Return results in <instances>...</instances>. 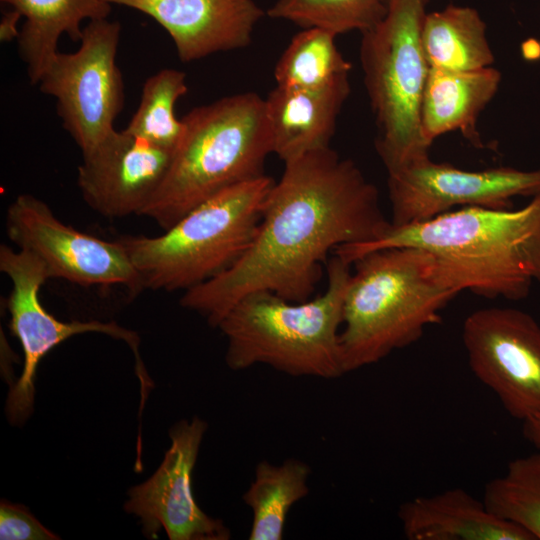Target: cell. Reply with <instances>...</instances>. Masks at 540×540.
Segmentation results:
<instances>
[{"label": "cell", "mask_w": 540, "mask_h": 540, "mask_svg": "<svg viewBox=\"0 0 540 540\" xmlns=\"http://www.w3.org/2000/svg\"><path fill=\"white\" fill-rule=\"evenodd\" d=\"M523 423V434L536 450H540V415L525 420Z\"/></svg>", "instance_id": "28"}, {"label": "cell", "mask_w": 540, "mask_h": 540, "mask_svg": "<svg viewBox=\"0 0 540 540\" xmlns=\"http://www.w3.org/2000/svg\"><path fill=\"white\" fill-rule=\"evenodd\" d=\"M168 171L140 216L164 231L190 210L234 185L265 175L272 133L265 101L243 92L193 108Z\"/></svg>", "instance_id": "3"}, {"label": "cell", "mask_w": 540, "mask_h": 540, "mask_svg": "<svg viewBox=\"0 0 540 540\" xmlns=\"http://www.w3.org/2000/svg\"><path fill=\"white\" fill-rule=\"evenodd\" d=\"M309 465L289 458L280 464L261 461L243 494L252 512L249 540H281L290 508L309 493Z\"/></svg>", "instance_id": "21"}, {"label": "cell", "mask_w": 540, "mask_h": 540, "mask_svg": "<svg viewBox=\"0 0 540 540\" xmlns=\"http://www.w3.org/2000/svg\"><path fill=\"white\" fill-rule=\"evenodd\" d=\"M188 92L186 74L164 68L144 82L139 105L126 133L174 153L184 134V123L177 119L175 104Z\"/></svg>", "instance_id": "23"}, {"label": "cell", "mask_w": 540, "mask_h": 540, "mask_svg": "<svg viewBox=\"0 0 540 540\" xmlns=\"http://www.w3.org/2000/svg\"><path fill=\"white\" fill-rule=\"evenodd\" d=\"M352 265L340 332L346 373L419 340L459 293L435 280L431 255L418 247L374 250Z\"/></svg>", "instance_id": "5"}, {"label": "cell", "mask_w": 540, "mask_h": 540, "mask_svg": "<svg viewBox=\"0 0 540 540\" xmlns=\"http://www.w3.org/2000/svg\"><path fill=\"white\" fill-rule=\"evenodd\" d=\"M1 540H58L25 506L2 500L0 504Z\"/></svg>", "instance_id": "26"}, {"label": "cell", "mask_w": 540, "mask_h": 540, "mask_svg": "<svg viewBox=\"0 0 540 540\" xmlns=\"http://www.w3.org/2000/svg\"><path fill=\"white\" fill-rule=\"evenodd\" d=\"M207 426L198 416L175 423L169 430L170 447L157 470L128 490L123 508L139 519L146 538H158L161 530L171 540L231 538L222 520L199 507L192 490V474Z\"/></svg>", "instance_id": "13"}, {"label": "cell", "mask_w": 540, "mask_h": 540, "mask_svg": "<svg viewBox=\"0 0 540 540\" xmlns=\"http://www.w3.org/2000/svg\"><path fill=\"white\" fill-rule=\"evenodd\" d=\"M121 25L108 18L90 20L73 53L57 52L38 82L56 99L62 127L81 152L114 130L125 103L123 76L116 64Z\"/></svg>", "instance_id": "8"}, {"label": "cell", "mask_w": 540, "mask_h": 540, "mask_svg": "<svg viewBox=\"0 0 540 540\" xmlns=\"http://www.w3.org/2000/svg\"><path fill=\"white\" fill-rule=\"evenodd\" d=\"M25 21L17 38L18 53L32 85L38 84L57 54L60 37L80 41L84 20L108 18L112 5L104 0H0Z\"/></svg>", "instance_id": "19"}, {"label": "cell", "mask_w": 540, "mask_h": 540, "mask_svg": "<svg viewBox=\"0 0 540 540\" xmlns=\"http://www.w3.org/2000/svg\"><path fill=\"white\" fill-rule=\"evenodd\" d=\"M501 73L491 67L472 71L430 68L421 104V132L431 146L434 140L459 130L476 148H483L476 122L495 96Z\"/></svg>", "instance_id": "18"}, {"label": "cell", "mask_w": 540, "mask_h": 540, "mask_svg": "<svg viewBox=\"0 0 540 540\" xmlns=\"http://www.w3.org/2000/svg\"><path fill=\"white\" fill-rule=\"evenodd\" d=\"M469 367L522 422L540 415V324L511 307L470 313L462 326Z\"/></svg>", "instance_id": "10"}, {"label": "cell", "mask_w": 540, "mask_h": 540, "mask_svg": "<svg viewBox=\"0 0 540 540\" xmlns=\"http://www.w3.org/2000/svg\"><path fill=\"white\" fill-rule=\"evenodd\" d=\"M22 15L15 9L11 8L5 11L0 20V41L7 43L18 38L20 30L17 25Z\"/></svg>", "instance_id": "27"}, {"label": "cell", "mask_w": 540, "mask_h": 540, "mask_svg": "<svg viewBox=\"0 0 540 540\" xmlns=\"http://www.w3.org/2000/svg\"><path fill=\"white\" fill-rule=\"evenodd\" d=\"M483 501L494 515L540 540V450L512 460L486 484Z\"/></svg>", "instance_id": "24"}, {"label": "cell", "mask_w": 540, "mask_h": 540, "mask_svg": "<svg viewBox=\"0 0 540 540\" xmlns=\"http://www.w3.org/2000/svg\"><path fill=\"white\" fill-rule=\"evenodd\" d=\"M9 239L37 256L50 278L82 286L123 285L143 290L140 275L121 242L106 241L61 222L50 207L31 194H21L5 217Z\"/></svg>", "instance_id": "11"}, {"label": "cell", "mask_w": 540, "mask_h": 540, "mask_svg": "<svg viewBox=\"0 0 540 540\" xmlns=\"http://www.w3.org/2000/svg\"><path fill=\"white\" fill-rule=\"evenodd\" d=\"M172 155L114 129L82 153L77 186L86 204L102 216L140 215L161 185Z\"/></svg>", "instance_id": "14"}, {"label": "cell", "mask_w": 540, "mask_h": 540, "mask_svg": "<svg viewBox=\"0 0 540 540\" xmlns=\"http://www.w3.org/2000/svg\"><path fill=\"white\" fill-rule=\"evenodd\" d=\"M274 183L265 174L229 187L162 235L119 238L143 289L186 291L230 268L253 241Z\"/></svg>", "instance_id": "6"}, {"label": "cell", "mask_w": 540, "mask_h": 540, "mask_svg": "<svg viewBox=\"0 0 540 540\" xmlns=\"http://www.w3.org/2000/svg\"><path fill=\"white\" fill-rule=\"evenodd\" d=\"M104 1L151 17L167 31L185 63L248 46L265 14L255 0Z\"/></svg>", "instance_id": "15"}, {"label": "cell", "mask_w": 540, "mask_h": 540, "mask_svg": "<svg viewBox=\"0 0 540 540\" xmlns=\"http://www.w3.org/2000/svg\"><path fill=\"white\" fill-rule=\"evenodd\" d=\"M0 271L5 273L12 290L7 299L9 328L19 340L23 352V368L19 378L10 384L5 414L11 425L22 426L34 410L35 378L41 360L65 340L84 333H102L124 341L135 358V371L146 373L140 356V337L114 321H61L50 314L39 298L41 286L51 279L44 263L29 251L0 246Z\"/></svg>", "instance_id": "9"}, {"label": "cell", "mask_w": 540, "mask_h": 540, "mask_svg": "<svg viewBox=\"0 0 540 540\" xmlns=\"http://www.w3.org/2000/svg\"><path fill=\"white\" fill-rule=\"evenodd\" d=\"M421 41L430 68L472 71L494 63L486 24L472 7L449 5L426 13Z\"/></svg>", "instance_id": "20"}, {"label": "cell", "mask_w": 540, "mask_h": 540, "mask_svg": "<svg viewBox=\"0 0 540 540\" xmlns=\"http://www.w3.org/2000/svg\"><path fill=\"white\" fill-rule=\"evenodd\" d=\"M429 0H392L387 15L362 33L360 62L387 172L429 157L421 104L430 70L421 28Z\"/></svg>", "instance_id": "7"}, {"label": "cell", "mask_w": 540, "mask_h": 540, "mask_svg": "<svg viewBox=\"0 0 540 540\" xmlns=\"http://www.w3.org/2000/svg\"><path fill=\"white\" fill-rule=\"evenodd\" d=\"M284 164L245 253L180 299L212 327L252 292L269 291L291 302L310 299L330 253L374 241L391 227L376 186L351 159L327 147Z\"/></svg>", "instance_id": "1"}, {"label": "cell", "mask_w": 540, "mask_h": 540, "mask_svg": "<svg viewBox=\"0 0 540 540\" xmlns=\"http://www.w3.org/2000/svg\"><path fill=\"white\" fill-rule=\"evenodd\" d=\"M418 247L431 255V274L444 287L518 301L540 285V193L520 209L462 207L394 227L380 238L339 246L345 263L368 252Z\"/></svg>", "instance_id": "2"}, {"label": "cell", "mask_w": 540, "mask_h": 540, "mask_svg": "<svg viewBox=\"0 0 540 540\" xmlns=\"http://www.w3.org/2000/svg\"><path fill=\"white\" fill-rule=\"evenodd\" d=\"M350 267L333 254L326 290L303 302L269 291L240 299L217 326L227 341V366L240 371L263 364L294 377L344 375L340 332Z\"/></svg>", "instance_id": "4"}, {"label": "cell", "mask_w": 540, "mask_h": 540, "mask_svg": "<svg viewBox=\"0 0 540 540\" xmlns=\"http://www.w3.org/2000/svg\"><path fill=\"white\" fill-rule=\"evenodd\" d=\"M387 185L390 222L398 227L429 220L454 206L510 209L515 197L540 193V168L468 171L425 157L388 173Z\"/></svg>", "instance_id": "12"}, {"label": "cell", "mask_w": 540, "mask_h": 540, "mask_svg": "<svg viewBox=\"0 0 540 540\" xmlns=\"http://www.w3.org/2000/svg\"><path fill=\"white\" fill-rule=\"evenodd\" d=\"M350 91L349 77L320 88L276 85L264 99L273 153L286 163L330 147Z\"/></svg>", "instance_id": "16"}, {"label": "cell", "mask_w": 540, "mask_h": 540, "mask_svg": "<svg viewBox=\"0 0 540 540\" xmlns=\"http://www.w3.org/2000/svg\"><path fill=\"white\" fill-rule=\"evenodd\" d=\"M335 38L332 32L316 27L295 34L276 63V85L320 88L349 77L352 66L338 50Z\"/></svg>", "instance_id": "22"}, {"label": "cell", "mask_w": 540, "mask_h": 540, "mask_svg": "<svg viewBox=\"0 0 540 540\" xmlns=\"http://www.w3.org/2000/svg\"><path fill=\"white\" fill-rule=\"evenodd\" d=\"M398 517L410 540H533L461 488L415 497L400 505Z\"/></svg>", "instance_id": "17"}, {"label": "cell", "mask_w": 540, "mask_h": 540, "mask_svg": "<svg viewBox=\"0 0 540 540\" xmlns=\"http://www.w3.org/2000/svg\"><path fill=\"white\" fill-rule=\"evenodd\" d=\"M392 0H276L267 10L273 19L303 28H321L336 36L350 31L362 33L387 15Z\"/></svg>", "instance_id": "25"}]
</instances>
